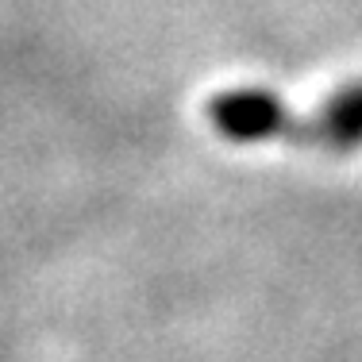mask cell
<instances>
[{
    "label": "cell",
    "mask_w": 362,
    "mask_h": 362,
    "mask_svg": "<svg viewBox=\"0 0 362 362\" xmlns=\"http://www.w3.org/2000/svg\"><path fill=\"white\" fill-rule=\"evenodd\" d=\"M212 127L231 143H300L320 151H355L362 146V81L324 100L316 116L300 119L286 100L266 89H228L209 100Z\"/></svg>",
    "instance_id": "obj_1"
}]
</instances>
